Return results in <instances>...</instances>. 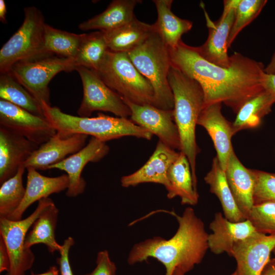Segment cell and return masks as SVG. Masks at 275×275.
Instances as JSON below:
<instances>
[{"label": "cell", "instance_id": "1", "mask_svg": "<svg viewBox=\"0 0 275 275\" xmlns=\"http://www.w3.org/2000/svg\"><path fill=\"white\" fill-rule=\"evenodd\" d=\"M169 50L172 65L201 86L204 106L224 103L237 114L247 101L265 89L263 64L240 53L231 56L229 67H222L205 60L197 47L182 40Z\"/></svg>", "mask_w": 275, "mask_h": 275}, {"label": "cell", "instance_id": "2", "mask_svg": "<svg viewBox=\"0 0 275 275\" xmlns=\"http://www.w3.org/2000/svg\"><path fill=\"white\" fill-rule=\"evenodd\" d=\"M169 213L178 223L176 233L169 239L155 236L134 244L128 257L129 264L153 258L164 266L165 275H185L202 261L209 249L203 221L191 207L185 208L181 215Z\"/></svg>", "mask_w": 275, "mask_h": 275}, {"label": "cell", "instance_id": "3", "mask_svg": "<svg viewBox=\"0 0 275 275\" xmlns=\"http://www.w3.org/2000/svg\"><path fill=\"white\" fill-rule=\"evenodd\" d=\"M168 81L174 97L173 112L180 136V151L188 159L194 186L197 189L196 163L200 149L196 142V127L205 104L204 92L196 80L172 64Z\"/></svg>", "mask_w": 275, "mask_h": 275}, {"label": "cell", "instance_id": "4", "mask_svg": "<svg viewBox=\"0 0 275 275\" xmlns=\"http://www.w3.org/2000/svg\"><path fill=\"white\" fill-rule=\"evenodd\" d=\"M44 117L62 135L74 134L91 135L101 141L133 136L150 140L152 134L128 118L98 114L94 117H82L66 114L57 106L43 102Z\"/></svg>", "mask_w": 275, "mask_h": 275}, {"label": "cell", "instance_id": "5", "mask_svg": "<svg viewBox=\"0 0 275 275\" xmlns=\"http://www.w3.org/2000/svg\"><path fill=\"white\" fill-rule=\"evenodd\" d=\"M127 53L136 68L152 86L154 106L173 110L174 97L168 81L171 66L169 47L154 28L142 44Z\"/></svg>", "mask_w": 275, "mask_h": 275}, {"label": "cell", "instance_id": "6", "mask_svg": "<svg viewBox=\"0 0 275 275\" xmlns=\"http://www.w3.org/2000/svg\"><path fill=\"white\" fill-rule=\"evenodd\" d=\"M95 72L109 88L123 98L138 105H154L153 87L136 68L127 52L109 50Z\"/></svg>", "mask_w": 275, "mask_h": 275}, {"label": "cell", "instance_id": "7", "mask_svg": "<svg viewBox=\"0 0 275 275\" xmlns=\"http://www.w3.org/2000/svg\"><path fill=\"white\" fill-rule=\"evenodd\" d=\"M74 70L72 60L46 53L16 63L9 72L41 105H51L49 82L60 72Z\"/></svg>", "mask_w": 275, "mask_h": 275}, {"label": "cell", "instance_id": "8", "mask_svg": "<svg viewBox=\"0 0 275 275\" xmlns=\"http://www.w3.org/2000/svg\"><path fill=\"white\" fill-rule=\"evenodd\" d=\"M24 20L0 50V72H8L16 63L43 54L45 21L34 6L24 9Z\"/></svg>", "mask_w": 275, "mask_h": 275}, {"label": "cell", "instance_id": "9", "mask_svg": "<svg viewBox=\"0 0 275 275\" xmlns=\"http://www.w3.org/2000/svg\"><path fill=\"white\" fill-rule=\"evenodd\" d=\"M52 202L48 197L39 200L35 210L24 219L14 221L0 217V237L6 244L10 258L7 275H25L32 267L35 257L31 249L25 247V238L34 222Z\"/></svg>", "mask_w": 275, "mask_h": 275}, {"label": "cell", "instance_id": "10", "mask_svg": "<svg viewBox=\"0 0 275 275\" xmlns=\"http://www.w3.org/2000/svg\"><path fill=\"white\" fill-rule=\"evenodd\" d=\"M76 70L82 82L83 96L77 110L78 116L89 117L96 111L110 112L128 118L131 111L122 97L109 88L93 70L78 67Z\"/></svg>", "mask_w": 275, "mask_h": 275}, {"label": "cell", "instance_id": "11", "mask_svg": "<svg viewBox=\"0 0 275 275\" xmlns=\"http://www.w3.org/2000/svg\"><path fill=\"white\" fill-rule=\"evenodd\" d=\"M0 127L39 146L57 133L56 129L45 117L35 115L3 99L0 100Z\"/></svg>", "mask_w": 275, "mask_h": 275}, {"label": "cell", "instance_id": "12", "mask_svg": "<svg viewBox=\"0 0 275 275\" xmlns=\"http://www.w3.org/2000/svg\"><path fill=\"white\" fill-rule=\"evenodd\" d=\"M238 2L239 0L224 1L223 12L215 22L211 21L206 15L208 36L202 45L197 47L202 58L220 67H228L231 63V56L228 54L227 42Z\"/></svg>", "mask_w": 275, "mask_h": 275}, {"label": "cell", "instance_id": "13", "mask_svg": "<svg viewBox=\"0 0 275 275\" xmlns=\"http://www.w3.org/2000/svg\"><path fill=\"white\" fill-rule=\"evenodd\" d=\"M123 99L130 109L132 122L156 135L159 141L171 148L180 151V136L173 110L162 109L150 104L138 105Z\"/></svg>", "mask_w": 275, "mask_h": 275}, {"label": "cell", "instance_id": "14", "mask_svg": "<svg viewBox=\"0 0 275 275\" xmlns=\"http://www.w3.org/2000/svg\"><path fill=\"white\" fill-rule=\"evenodd\" d=\"M275 248V235L259 232L236 244L231 257L237 263L238 275H261Z\"/></svg>", "mask_w": 275, "mask_h": 275}, {"label": "cell", "instance_id": "15", "mask_svg": "<svg viewBox=\"0 0 275 275\" xmlns=\"http://www.w3.org/2000/svg\"><path fill=\"white\" fill-rule=\"evenodd\" d=\"M108 151L109 147L105 142L92 137L87 145L79 151L49 167L48 170L55 169L65 171L69 180L66 195L69 197H75L82 194L86 188V182L81 177L86 165L90 162L99 161Z\"/></svg>", "mask_w": 275, "mask_h": 275}, {"label": "cell", "instance_id": "16", "mask_svg": "<svg viewBox=\"0 0 275 275\" xmlns=\"http://www.w3.org/2000/svg\"><path fill=\"white\" fill-rule=\"evenodd\" d=\"M87 138L88 135L81 134L64 136L57 132L39 146L23 166L25 169L31 167L37 171L47 170L49 167L81 150L85 146Z\"/></svg>", "mask_w": 275, "mask_h": 275}, {"label": "cell", "instance_id": "17", "mask_svg": "<svg viewBox=\"0 0 275 275\" xmlns=\"http://www.w3.org/2000/svg\"><path fill=\"white\" fill-rule=\"evenodd\" d=\"M222 103L204 106L197 125L203 127L210 136L221 168L225 171L230 156L233 151L231 143L235 134L233 125L222 115Z\"/></svg>", "mask_w": 275, "mask_h": 275}, {"label": "cell", "instance_id": "18", "mask_svg": "<svg viewBox=\"0 0 275 275\" xmlns=\"http://www.w3.org/2000/svg\"><path fill=\"white\" fill-rule=\"evenodd\" d=\"M39 145L0 127V183L14 176Z\"/></svg>", "mask_w": 275, "mask_h": 275}, {"label": "cell", "instance_id": "19", "mask_svg": "<svg viewBox=\"0 0 275 275\" xmlns=\"http://www.w3.org/2000/svg\"><path fill=\"white\" fill-rule=\"evenodd\" d=\"M179 152L158 141L155 149L147 161L138 170L121 178L123 187L135 186L144 183L168 185V172Z\"/></svg>", "mask_w": 275, "mask_h": 275}, {"label": "cell", "instance_id": "20", "mask_svg": "<svg viewBox=\"0 0 275 275\" xmlns=\"http://www.w3.org/2000/svg\"><path fill=\"white\" fill-rule=\"evenodd\" d=\"M209 229L212 232L208 236L210 251L217 255L226 253L231 257L236 244L258 232L249 220L233 222L221 212L215 214Z\"/></svg>", "mask_w": 275, "mask_h": 275}, {"label": "cell", "instance_id": "21", "mask_svg": "<svg viewBox=\"0 0 275 275\" xmlns=\"http://www.w3.org/2000/svg\"><path fill=\"white\" fill-rule=\"evenodd\" d=\"M27 182L23 200L18 208L7 218L20 220L25 211L36 201L67 190L69 184L67 174L50 177L43 176L33 168H26Z\"/></svg>", "mask_w": 275, "mask_h": 275}, {"label": "cell", "instance_id": "22", "mask_svg": "<svg viewBox=\"0 0 275 275\" xmlns=\"http://www.w3.org/2000/svg\"><path fill=\"white\" fill-rule=\"evenodd\" d=\"M225 174L236 203L247 219L254 204L255 176L254 171L245 168L233 150L230 156Z\"/></svg>", "mask_w": 275, "mask_h": 275}, {"label": "cell", "instance_id": "23", "mask_svg": "<svg viewBox=\"0 0 275 275\" xmlns=\"http://www.w3.org/2000/svg\"><path fill=\"white\" fill-rule=\"evenodd\" d=\"M168 185L166 188L167 197H180L182 205H195L198 203L199 195L195 188L190 164L182 152L169 168Z\"/></svg>", "mask_w": 275, "mask_h": 275}, {"label": "cell", "instance_id": "24", "mask_svg": "<svg viewBox=\"0 0 275 275\" xmlns=\"http://www.w3.org/2000/svg\"><path fill=\"white\" fill-rule=\"evenodd\" d=\"M140 0H114L102 13L79 24L84 31L98 30L105 33L117 29L131 21L134 17V9Z\"/></svg>", "mask_w": 275, "mask_h": 275}, {"label": "cell", "instance_id": "25", "mask_svg": "<svg viewBox=\"0 0 275 275\" xmlns=\"http://www.w3.org/2000/svg\"><path fill=\"white\" fill-rule=\"evenodd\" d=\"M172 0H154L157 13L156 21L153 24L155 31L159 34L169 48L175 47L182 40V36L189 31L193 22L181 19L171 10Z\"/></svg>", "mask_w": 275, "mask_h": 275}, {"label": "cell", "instance_id": "26", "mask_svg": "<svg viewBox=\"0 0 275 275\" xmlns=\"http://www.w3.org/2000/svg\"><path fill=\"white\" fill-rule=\"evenodd\" d=\"M153 30L152 24L141 21L135 17L120 27L103 33L110 51L128 52L142 44Z\"/></svg>", "mask_w": 275, "mask_h": 275}, {"label": "cell", "instance_id": "27", "mask_svg": "<svg viewBox=\"0 0 275 275\" xmlns=\"http://www.w3.org/2000/svg\"><path fill=\"white\" fill-rule=\"evenodd\" d=\"M59 212L53 201L42 211L26 235L25 240L26 249H31L37 244H43L50 253L60 252L62 246L56 241L55 235Z\"/></svg>", "mask_w": 275, "mask_h": 275}, {"label": "cell", "instance_id": "28", "mask_svg": "<svg viewBox=\"0 0 275 275\" xmlns=\"http://www.w3.org/2000/svg\"><path fill=\"white\" fill-rule=\"evenodd\" d=\"M209 185L210 191L218 199L224 216L233 222H240L246 219L239 210L228 184L225 171L221 168L217 157L213 160L210 170L204 177Z\"/></svg>", "mask_w": 275, "mask_h": 275}, {"label": "cell", "instance_id": "29", "mask_svg": "<svg viewBox=\"0 0 275 275\" xmlns=\"http://www.w3.org/2000/svg\"><path fill=\"white\" fill-rule=\"evenodd\" d=\"M274 103L275 95L266 89L247 101L236 114L232 123L235 133L259 125L261 119L271 111Z\"/></svg>", "mask_w": 275, "mask_h": 275}, {"label": "cell", "instance_id": "30", "mask_svg": "<svg viewBox=\"0 0 275 275\" xmlns=\"http://www.w3.org/2000/svg\"><path fill=\"white\" fill-rule=\"evenodd\" d=\"M109 50L103 32L99 31L86 34L73 60L74 69L84 67L97 71Z\"/></svg>", "mask_w": 275, "mask_h": 275}, {"label": "cell", "instance_id": "31", "mask_svg": "<svg viewBox=\"0 0 275 275\" xmlns=\"http://www.w3.org/2000/svg\"><path fill=\"white\" fill-rule=\"evenodd\" d=\"M86 34H76L45 24L43 53H50L72 61L75 58Z\"/></svg>", "mask_w": 275, "mask_h": 275}, {"label": "cell", "instance_id": "32", "mask_svg": "<svg viewBox=\"0 0 275 275\" xmlns=\"http://www.w3.org/2000/svg\"><path fill=\"white\" fill-rule=\"evenodd\" d=\"M0 98L35 115L45 117L41 104L10 72L1 73Z\"/></svg>", "mask_w": 275, "mask_h": 275}, {"label": "cell", "instance_id": "33", "mask_svg": "<svg viewBox=\"0 0 275 275\" xmlns=\"http://www.w3.org/2000/svg\"><path fill=\"white\" fill-rule=\"evenodd\" d=\"M25 167L19 168L17 174L3 182L0 187V217H8L20 206L25 193L22 178Z\"/></svg>", "mask_w": 275, "mask_h": 275}, {"label": "cell", "instance_id": "34", "mask_svg": "<svg viewBox=\"0 0 275 275\" xmlns=\"http://www.w3.org/2000/svg\"><path fill=\"white\" fill-rule=\"evenodd\" d=\"M267 2L266 0H239L228 39V48L241 31L258 16Z\"/></svg>", "mask_w": 275, "mask_h": 275}, {"label": "cell", "instance_id": "35", "mask_svg": "<svg viewBox=\"0 0 275 275\" xmlns=\"http://www.w3.org/2000/svg\"><path fill=\"white\" fill-rule=\"evenodd\" d=\"M247 219L257 232L275 235V202L266 201L254 204Z\"/></svg>", "mask_w": 275, "mask_h": 275}, {"label": "cell", "instance_id": "36", "mask_svg": "<svg viewBox=\"0 0 275 275\" xmlns=\"http://www.w3.org/2000/svg\"><path fill=\"white\" fill-rule=\"evenodd\" d=\"M253 171L255 176L254 204L266 201L275 202V173Z\"/></svg>", "mask_w": 275, "mask_h": 275}, {"label": "cell", "instance_id": "37", "mask_svg": "<svg viewBox=\"0 0 275 275\" xmlns=\"http://www.w3.org/2000/svg\"><path fill=\"white\" fill-rule=\"evenodd\" d=\"M96 263V266L91 272L84 275H116V266L111 260L107 251L98 253Z\"/></svg>", "mask_w": 275, "mask_h": 275}, {"label": "cell", "instance_id": "38", "mask_svg": "<svg viewBox=\"0 0 275 275\" xmlns=\"http://www.w3.org/2000/svg\"><path fill=\"white\" fill-rule=\"evenodd\" d=\"M74 244V240L71 237H68L64 240L62 244V248L60 251V257L57 259L59 265L60 275H73L69 262V251Z\"/></svg>", "mask_w": 275, "mask_h": 275}, {"label": "cell", "instance_id": "39", "mask_svg": "<svg viewBox=\"0 0 275 275\" xmlns=\"http://www.w3.org/2000/svg\"><path fill=\"white\" fill-rule=\"evenodd\" d=\"M10 266V258L6 244L0 237V272L9 271Z\"/></svg>", "mask_w": 275, "mask_h": 275}, {"label": "cell", "instance_id": "40", "mask_svg": "<svg viewBox=\"0 0 275 275\" xmlns=\"http://www.w3.org/2000/svg\"><path fill=\"white\" fill-rule=\"evenodd\" d=\"M265 89L275 95V74L266 73L264 82Z\"/></svg>", "mask_w": 275, "mask_h": 275}, {"label": "cell", "instance_id": "41", "mask_svg": "<svg viewBox=\"0 0 275 275\" xmlns=\"http://www.w3.org/2000/svg\"><path fill=\"white\" fill-rule=\"evenodd\" d=\"M261 275H275V259L270 260L263 269Z\"/></svg>", "mask_w": 275, "mask_h": 275}, {"label": "cell", "instance_id": "42", "mask_svg": "<svg viewBox=\"0 0 275 275\" xmlns=\"http://www.w3.org/2000/svg\"><path fill=\"white\" fill-rule=\"evenodd\" d=\"M7 7L4 0H0V20L4 23H7Z\"/></svg>", "mask_w": 275, "mask_h": 275}, {"label": "cell", "instance_id": "43", "mask_svg": "<svg viewBox=\"0 0 275 275\" xmlns=\"http://www.w3.org/2000/svg\"><path fill=\"white\" fill-rule=\"evenodd\" d=\"M264 71L267 74H275V52L273 54L270 62L264 68Z\"/></svg>", "mask_w": 275, "mask_h": 275}, {"label": "cell", "instance_id": "44", "mask_svg": "<svg viewBox=\"0 0 275 275\" xmlns=\"http://www.w3.org/2000/svg\"><path fill=\"white\" fill-rule=\"evenodd\" d=\"M59 268L56 266H52L50 267L48 270L45 272L32 275H59Z\"/></svg>", "mask_w": 275, "mask_h": 275}, {"label": "cell", "instance_id": "45", "mask_svg": "<svg viewBox=\"0 0 275 275\" xmlns=\"http://www.w3.org/2000/svg\"><path fill=\"white\" fill-rule=\"evenodd\" d=\"M231 275H238L236 270H235V271L232 274H231Z\"/></svg>", "mask_w": 275, "mask_h": 275}, {"label": "cell", "instance_id": "46", "mask_svg": "<svg viewBox=\"0 0 275 275\" xmlns=\"http://www.w3.org/2000/svg\"><path fill=\"white\" fill-rule=\"evenodd\" d=\"M273 252L275 253V248L274 249Z\"/></svg>", "mask_w": 275, "mask_h": 275}]
</instances>
